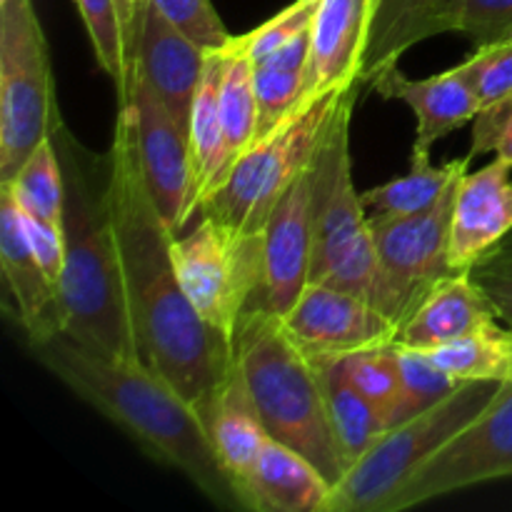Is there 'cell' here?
<instances>
[{
  "mask_svg": "<svg viewBox=\"0 0 512 512\" xmlns=\"http://www.w3.org/2000/svg\"><path fill=\"white\" fill-rule=\"evenodd\" d=\"M500 383L465 380L440 403L385 430L373 448L333 485L328 512H385L398 490L440 448L468 428L498 393Z\"/></svg>",
  "mask_w": 512,
  "mask_h": 512,
  "instance_id": "52a82bcc",
  "label": "cell"
},
{
  "mask_svg": "<svg viewBox=\"0 0 512 512\" xmlns=\"http://www.w3.org/2000/svg\"><path fill=\"white\" fill-rule=\"evenodd\" d=\"M0 268L28 343L63 333L58 285L40 265L25 230L23 210L8 185H0Z\"/></svg>",
  "mask_w": 512,
  "mask_h": 512,
  "instance_id": "2e32d148",
  "label": "cell"
},
{
  "mask_svg": "<svg viewBox=\"0 0 512 512\" xmlns=\"http://www.w3.org/2000/svg\"><path fill=\"white\" fill-rule=\"evenodd\" d=\"M470 273L490 298L498 318L512 328V233L475 260Z\"/></svg>",
  "mask_w": 512,
  "mask_h": 512,
  "instance_id": "74e56055",
  "label": "cell"
},
{
  "mask_svg": "<svg viewBox=\"0 0 512 512\" xmlns=\"http://www.w3.org/2000/svg\"><path fill=\"white\" fill-rule=\"evenodd\" d=\"M173 260L200 318L233 343L243 315L263 295V233H243L198 215L195 228L173 240Z\"/></svg>",
  "mask_w": 512,
  "mask_h": 512,
  "instance_id": "9c48e42d",
  "label": "cell"
},
{
  "mask_svg": "<svg viewBox=\"0 0 512 512\" xmlns=\"http://www.w3.org/2000/svg\"><path fill=\"white\" fill-rule=\"evenodd\" d=\"M395 353H398L400 375H403V408H400L398 423L440 403L458 385L445 370L438 368V363L425 350L395 343Z\"/></svg>",
  "mask_w": 512,
  "mask_h": 512,
  "instance_id": "d6a6232c",
  "label": "cell"
},
{
  "mask_svg": "<svg viewBox=\"0 0 512 512\" xmlns=\"http://www.w3.org/2000/svg\"><path fill=\"white\" fill-rule=\"evenodd\" d=\"M115 3H118L120 25H123L125 58H128V85H130V78H133V65H135V48H138L140 25H143V15H145V10H148L150 0H115Z\"/></svg>",
  "mask_w": 512,
  "mask_h": 512,
  "instance_id": "60d3db41",
  "label": "cell"
},
{
  "mask_svg": "<svg viewBox=\"0 0 512 512\" xmlns=\"http://www.w3.org/2000/svg\"><path fill=\"white\" fill-rule=\"evenodd\" d=\"M53 140L65 175V263L58 283L63 333L108 358L140 360L108 193L93 185L83 150L63 125Z\"/></svg>",
  "mask_w": 512,
  "mask_h": 512,
  "instance_id": "3957f363",
  "label": "cell"
},
{
  "mask_svg": "<svg viewBox=\"0 0 512 512\" xmlns=\"http://www.w3.org/2000/svg\"><path fill=\"white\" fill-rule=\"evenodd\" d=\"M495 320H500L498 313L470 268L453 270L425 295L423 303L400 325L395 343L433 350L465 338Z\"/></svg>",
  "mask_w": 512,
  "mask_h": 512,
  "instance_id": "ffe728a7",
  "label": "cell"
},
{
  "mask_svg": "<svg viewBox=\"0 0 512 512\" xmlns=\"http://www.w3.org/2000/svg\"><path fill=\"white\" fill-rule=\"evenodd\" d=\"M180 33L205 50H223L233 40L210 0H150Z\"/></svg>",
  "mask_w": 512,
  "mask_h": 512,
  "instance_id": "836d02e7",
  "label": "cell"
},
{
  "mask_svg": "<svg viewBox=\"0 0 512 512\" xmlns=\"http://www.w3.org/2000/svg\"><path fill=\"white\" fill-rule=\"evenodd\" d=\"M208 53L210 50L180 33L158 8L148 5L135 48L133 75H138L188 130Z\"/></svg>",
  "mask_w": 512,
  "mask_h": 512,
  "instance_id": "e0dca14e",
  "label": "cell"
},
{
  "mask_svg": "<svg viewBox=\"0 0 512 512\" xmlns=\"http://www.w3.org/2000/svg\"><path fill=\"white\" fill-rule=\"evenodd\" d=\"M425 353L455 383H465V380L508 383L512 380V328L503 320H495L465 338L425 350Z\"/></svg>",
  "mask_w": 512,
  "mask_h": 512,
  "instance_id": "f1b7e54d",
  "label": "cell"
},
{
  "mask_svg": "<svg viewBox=\"0 0 512 512\" xmlns=\"http://www.w3.org/2000/svg\"><path fill=\"white\" fill-rule=\"evenodd\" d=\"M358 95L360 85L345 90L318 150L310 283H328L370 300L378 273V253L368 210L353 185L350 163V115Z\"/></svg>",
  "mask_w": 512,
  "mask_h": 512,
  "instance_id": "8992f818",
  "label": "cell"
},
{
  "mask_svg": "<svg viewBox=\"0 0 512 512\" xmlns=\"http://www.w3.org/2000/svg\"><path fill=\"white\" fill-rule=\"evenodd\" d=\"M320 0H295L288 8L280 10L278 15H273L270 20H265L263 25H258L250 33L240 35L245 50L250 53V58L260 60L265 55H270L273 50H278L280 45L293 40L295 35L305 33V30L313 28V15L318 8Z\"/></svg>",
  "mask_w": 512,
  "mask_h": 512,
  "instance_id": "d590c367",
  "label": "cell"
},
{
  "mask_svg": "<svg viewBox=\"0 0 512 512\" xmlns=\"http://www.w3.org/2000/svg\"><path fill=\"white\" fill-rule=\"evenodd\" d=\"M343 365L355 390L380 415L385 430L393 428L403 408V375H400L395 343L375 345V348L348 355L343 358Z\"/></svg>",
  "mask_w": 512,
  "mask_h": 512,
  "instance_id": "4dcf8cb0",
  "label": "cell"
},
{
  "mask_svg": "<svg viewBox=\"0 0 512 512\" xmlns=\"http://www.w3.org/2000/svg\"><path fill=\"white\" fill-rule=\"evenodd\" d=\"M310 68V30L295 35L265 58L255 60V98H258V138L268 135L285 115L293 113L305 95ZM255 138V140H258Z\"/></svg>",
  "mask_w": 512,
  "mask_h": 512,
  "instance_id": "484cf974",
  "label": "cell"
},
{
  "mask_svg": "<svg viewBox=\"0 0 512 512\" xmlns=\"http://www.w3.org/2000/svg\"><path fill=\"white\" fill-rule=\"evenodd\" d=\"M118 115L128 125L135 158L150 200L175 238L188 225L190 198V130L158 100V95L133 75L128 90L118 95Z\"/></svg>",
  "mask_w": 512,
  "mask_h": 512,
  "instance_id": "7c38bea8",
  "label": "cell"
},
{
  "mask_svg": "<svg viewBox=\"0 0 512 512\" xmlns=\"http://www.w3.org/2000/svg\"><path fill=\"white\" fill-rule=\"evenodd\" d=\"M318 368L320 378H323L325 400H328L330 425H333L338 448L350 470L385 433V423L375 413L373 405L350 383L343 358L323 360L318 363Z\"/></svg>",
  "mask_w": 512,
  "mask_h": 512,
  "instance_id": "4316f807",
  "label": "cell"
},
{
  "mask_svg": "<svg viewBox=\"0 0 512 512\" xmlns=\"http://www.w3.org/2000/svg\"><path fill=\"white\" fill-rule=\"evenodd\" d=\"M63 125L33 0H0V183Z\"/></svg>",
  "mask_w": 512,
  "mask_h": 512,
  "instance_id": "ba28073f",
  "label": "cell"
},
{
  "mask_svg": "<svg viewBox=\"0 0 512 512\" xmlns=\"http://www.w3.org/2000/svg\"><path fill=\"white\" fill-rule=\"evenodd\" d=\"M473 158L448 160L443 165L430 163V153H413L410 170L390 183L360 193L370 218H408L433 208L460 178L470 170Z\"/></svg>",
  "mask_w": 512,
  "mask_h": 512,
  "instance_id": "d4e9b609",
  "label": "cell"
},
{
  "mask_svg": "<svg viewBox=\"0 0 512 512\" xmlns=\"http://www.w3.org/2000/svg\"><path fill=\"white\" fill-rule=\"evenodd\" d=\"M378 0H320L310 28L305 98L363 83Z\"/></svg>",
  "mask_w": 512,
  "mask_h": 512,
  "instance_id": "9a60e30c",
  "label": "cell"
},
{
  "mask_svg": "<svg viewBox=\"0 0 512 512\" xmlns=\"http://www.w3.org/2000/svg\"><path fill=\"white\" fill-rule=\"evenodd\" d=\"M455 33L475 45L512 40V0H460Z\"/></svg>",
  "mask_w": 512,
  "mask_h": 512,
  "instance_id": "8d00e7d4",
  "label": "cell"
},
{
  "mask_svg": "<svg viewBox=\"0 0 512 512\" xmlns=\"http://www.w3.org/2000/svg\"><path fill=\"white\" fill-rule=\"evenodd\" d=\"M498 478H512V380L500 383L483 413L420 465L385 512L415 508Z\"/></svg>",
  "mask_w": 512,
  "mask_h": 512,
  "instance_id": "8fae6325",
  "label": "cell"
},
{
  "mask_svg": "<svg viewBox=\"0 0 512 512\" xmlns=\"http://www.w3.org/2000/svg\"><path fill=\"white\" fill-rule=\"evenodd\" d=\"M98 65L115 80L118 95L128 88V58H125L123 25L115 0H75Z\"/></svg>",
  "mask_w": 512,
  "mask_h": 512,
  "instance_id": "1f68e13d",
  "label": "cell"
},
{
  "mask_svg": "<svg viewBox=\"0 0 512 512\" xmlns=\"http://www.w3.org/2000/svg\"><path fill=\"white\" fill-rule=\"evenodd\" d=\"M200 418L208 428V438L213 443L215 455H218L220 465L228 473L240 500L245 478H248L250 468L255 465L270 435L260 420L258 410H255L248 388H245L238 363L233 365L213 400L205 405ZM240 508H243V500H240Z\"/></svg>",
  "mask_w": 512,
  "mask_h": 512,
  "instance_id": "7402d4cb",
  "label": "cell"
},
{
  "mask_svg": "<svg viewBox=\"0 0 512 512\" xmlns=\"http://www.w3.org/2000/svg\"><path fill=\"white\" fill-rule=\"evenodd\" d=\"M350 90V88H348ZM345 90L305 98L268 135L255 140L228 173L213 198L198 210L243 233H263L285 190L308 170L323 145Z\"/></svg>",
  "mask_w": 512,
  "mask_h": 512,
  "instance_id": "5b68a950",
  "label": "cell"
},
{
  "mask_svg": "<svg viewBox=\"0 0 512 512\" xmlns=\"http://www.w3.org/2000/svg\"><path fill=\"white\" fill-rule=\"evenodd\" d=\"M370 85L383 98L403 100L415 113L418 128H415L413 153H430V148L440 138L475 120L480 113V100L463 63L423 80L405 78L403 70L395 63L385 68Z\"/></svg>",
  "mask_w": 512,
  "mask_h": 512,
  "instance_id": "d6986e66",
  "label": "cell"
},
{
  "mask_svg": "<svg viewBox=\"0 0 512 512\" xmlns=\"http://www.w3.org/2000/svg\"><path fill=\"white\" fill-rule=\"evenodd\" d=\"M0 185H8L15 203L25 215L63 228L65 175L53 138L35 148V153L25 160L13 180Z\"/></svg>",
  "mask_w": 512,
  "mask_h": 512,
  "instance_id": "f546056e",
  "label": "cell"
},
{
  "mask_svg": "<svg viewBox=\"0 0 512 512\" xmlns=\"http://www.w3.org/2000/svg\"><path fill=\"white\" fill-rule=\"evenodd\" d=\"M28 345L60 383L133 435L158 463L188 475L213 503L240 508L195 405L143 360L108 358L65 333Z\"/></svg>",
  "mask_w": 512,
  "mask_h": 512,
  "instance_id": "7a4b0ae2",
  "label": "cell"
},
{
  "mask_svg": "<svg viewBox=\"0 0 512 512\" xmlns=\"http://www.w3.org/2000/svg\"><path fill=\"white\" fill-rule=\"evenodd\" d=\"M105 193L140 360L203 413L233 370V343L200 318L180 283L173 260L175 233L150 200L120 115L108 150Z\"/></svg>",
  "mask_w": 512,
  "mask_h": 512,
  "instance_id": "6da1fadb",
  "label": "cell"
},
{
  "mask_svg": "<svg viewBox=\"0 0 512 512\" xmlns=\"http://www.w3.org/2000/svg\"><path fill=\"white\" fill-rule=\"evenodd\" d=\"M495 153V158L512 165V93L478 113L473 125L470 158Z\"/></svg>",
  "mask_w": 512,
  "mask_h": 512,
  "instance_id": "f35d334b",
  "label": "cell"
},
{
  "mask_svg": "<svg viewBox=\"0 0 512 512\" xmlns=\"http://www.w3.org/2000/svg\"><path fill=\"white\" fill-rule=\"evenodd\" d=\"M253 58L240 35H233L223 48V78H220V113H223L225 148L230 170L235 160L258 138V98H255Z\"/></svg>",
  "mask_w": 512,
  "mask_h": 512,
  "instance_id": "83f0119b",
  "label": "cell"
},
{
  "mask_svg": "<svg viewBox=\"0 0 512 512\" xmlns=\"http://www.w3.org/2000/svg\"><path fill=\"white\" fill-rule=\"evenodd\" d=\"M460 0H378L363 83L400 63L413 45L440 33H455Z\"/></svg>",
  "mask_w": 512,
  "mask_h": 512,
  "instance_id": "cb8c5ba5",
  "label": "cell"
},
{
  "mask_svg": "<svg viewBox=\"0 0 512 512\" xmlns=\"http://www.w3.org/2000/svg\"><path fill=\"white\" fill-rule=\"evenodd\" d=\"M220 78H223V50H210L203 78L193 100L190 115V198L188 223L215 195L230 173L228 148H225L223 113H220Z\"/></svg>",
  "mask_w": 512,
  "mask_h": 512,
  "instance_id": "603a6c76",
  "label": "cell"
},
{
  "mask_svg": "<svg viewBox=\"0 0 512 512\" xmlns=\"http://www.w3.org/2000/svg\"><path fill=\"white\" fill-rule=\"evenodd\" d=\"M23 220H25V230H28L30 245H33L40 265H43V270L48 273V278L58 285L60 273H63V263H65L63 228H58V225L53 223H45V220L30 218V215L25 213H23Z\"/></svg>",
  "mask_w": 512,
  "mask_h": 512,
  "instance_id": "ab89813d",
  "label": "cell"
},
{
  "mask_svg": "<svg viewBox=\"0 0 512 512\" xmlns=\"http://www.w3.org/2000/svg\"><path fill=\"white\" fill-rule=\"evenodd\" d=\"M512 165L495 158L475 173H465L455 190L450 223V265L470 268L512 233Z\"/></svg>",
  "mask_w": 512,
  "mask_h": 512,
  "instance_id": "ac0fdd59",
  "label": "cell"
},
{
  "mask_svg": "<svg viewBox=\"0 0 512 512\" xmlns=\"http://www.w3.org/2000/svg\"><path fill=\"white\" fill-rule=\"evenodd\" d=\"M280 323L285 335L313 363L348 358L398 338V325L390 323L368 298L328 283L305 285Z\"/></svg>",
  "mask_w": 512,
  "mask_h": 512,
  "instance_id": "4fadbf2b",
  "label": "cell"
},
{
  "mask_svg": "<svg viewBox=\"0 0 512 512\" xmlns=\"http://www.w3.org/2000/svg\"><path fill=\"white\" fill-rule=\"evenodd\" d=\"M333 483L305 455L268 438L245 478L240 500L255 512H328Z\"/></svg>",
  "mask_w": 512,
  "mask_h": 512,
  "instance_id": "44dd1931",
  "label": "cell"
},
{
  "mask_svg": "<svg viewBox=\"0 0 512 512\" xmlns=\"http://www.w3.org/2000/svg\"><path fill=\"white\" fill-rule=\"evenodd\" d=\"M463 68L478 95L480 110L498 103L512 93V40L478 45Z\"/></svg>",
  "mask_w": 512,
  "mask_h": 512,
  "instance_id": "e575fe53",
  "label": "cell"
},
{
  "mask_svg": "<svg viewBox=\"0 0 512 512\" xmlns=\"http://www.w3.org/2000/svg\"><path fill=\"white\" fill-rule=\"evenodd\" d=\"M315 195L318 155L303 175L285 190L263 228L265 278L260 303L283 318L310 283L315 248Z\"/></svg>",
  "mask_w": 512,
  "mask_h": 512,
  "instance_id": "5bb4252c",
  "label": "cell"
},
{
  "mask_svg": "<svg viewBox=\"0 0 512 512\" xmlns=\"http://www.w3.org/2000/svg\"><path fill=\"white\" fill-rule=\"evenodd\" d=\"M460 183V180H458ZM458 183L433 205L408 218H370L378 253V273L370 303L400 325L423 303L425 295L453 273L450 223Z\"/></svg>",
  "mask_w": 512,
  "mask_h": 512,
  "instance_id": "30bf717a",
  "label": "cell"
},
{
  "mask_svg": "<svg viewBox=\"0 0 512 512\" xmlns=\"http://www.w3.org/2000/svg\"><path fill=\"white\" fill-rule=\"evenodd\" d=\"M233 353L270 438L298 450L338 485L348 465L330 425L320 368L285 335L280 315L263 305L248 308Z\"/></svg>",
  "mask_w": 512,
  "mask_h": 512,
  "instance_id": "277c9868",
  "label": "cell"
}]
</instances>
